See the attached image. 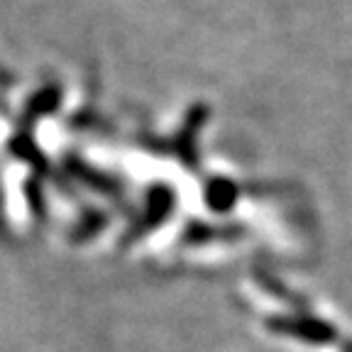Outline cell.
I'll return each instance as SVG.
<instances>
[{"mask_svg":"<svg viewBox=\"0 0 352 352\" xmlns=\"http://www.w3.org/2000/svg\"><path fill=\"white\" fill-rule=\"evenodd\" d=\"M284 336H296L308 342H330L336 338V330H330L328 325L316 323V320H276L272 323Z\"/></svg>","mask_w":352,"mask_h":352,"instance_id":"cell-1","label":"cell"}]
</instances>
